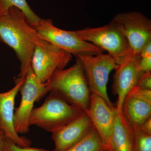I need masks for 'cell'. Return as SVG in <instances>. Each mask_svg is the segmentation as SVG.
Masks as SVG:
<instances>
[{
	"instance_id": "6da1fadb",
	"label": "cell",
	"mask_w": 151,
	"mask_h": 151,
	"mask_svg": "<svg viewBox=\"0 0 151 151\" xmlns=\"http://www.w3.org/2000/svg\"><path fill=\"white\" fill-rule=\"evenodd\" d=\"M38 36L24 14L16 7L0 15V41L13 50L20 63L18 77L24 78L32 67V60Z\"/></svg>"
},
{
	"instance_id": "7a4b0ae2",
	"label": "cell",
	"mask_w": 151,
	"mask_h": 151,
	"mask_svg": "<svg viewBox=\"0 0 151 151\" xmlns=\"http://www.w3.org/2000/svg\"><path fill=\"white\" fill-rule=\"evenodd\" d=\"M76 57L74 65L56 70L45 84L48 92L85 112L89 106L91 92L81 60Z\"/></svg>"
},
{
	"instance_id": "3957f363",
	"label": "cell",
	"mask_w": 151,
	"mask_h": 151,
	"mask_svg": "<svg viewBox=\"0 0 151 151\" xmlns=\"http://www.w3.org/2000/svg\"><path fill=\"white\" fill-rule=\"evenodd\" d=\"M81 40L90 42L108 52L117 65L132 55L129 43L115 22L99 27H86L73 31Z\"/></svg>"
},
{
	"instance_id": "277c9868",
	"label": "cell",
	"mask_w": 151,
	"mask_h": 151,
	"mask_svg": "<svg viewBox=\"0 0 151 151\" xmlns=\"http://www.w3.org/2000/svg\"><path fill=\"white\" fill-rule=\"evenodd\" d=\"M84 112L50 93L41 106L34 108L30 117V125L52 133L72 122Z\"/></svg>"
},
{
	"instance_id": "5b68a950",
	"label": "cell",
	"mask_w": 151,
	"mask_h": 151,
	"mask_svg": "<svg viewBox=\"0 0 151 151\" xmlns=\"http://www.w3.org/2000/svg\"><path fill=\"white\" fill-rule=\"evenodd\" d=\"M72 55L48 41L37 37L32 60V67L38 79L45 83L59 69L65 68Z\"/></svg>"
},
{
	"instance_id": "8992f818",
	"label": "cell",
	"mask_w": 151,
	"mask_h": 151,
	"mask_svg": "<svg viewBox=\"0 0 151 151\" xmlns=\"http://www.w3.org/2000/svg\"><path fill=\"white\" fill-rule=\"evenodd\" d=\"M38 37L48 41L75 57L97 55L104 50L93 44L81 40L73 31L60 29L53 25L50 19H41L35 28Z\"/></svg>"
},
{
	"instance_id": "52a82bcc",
	"label": "cell",
	"mask_w": 151,
	"mask_h": 151,
	"mask_svg": "<svg viewBox=\"0 0 151 151\" xmlns=\"http://www.w3.org/2000/svg\"><path fill=\"white\" fill-rule=\"evenodd\" d=\"M77 57L82 63L91 93L102 97L111 108H116L107 92L109 75L118 65L115 60L109 55L103 53L95 55H81Z\"/></svg>"
},
{
	"instance_id": "ba28073f",
	"label": "cell",
	"mask_w": 151,
	"mask_h": 151,
	"mask_svg": "<svg viewBox=\"0 0 151 151\" xmlns=\"http://www.w3.org/2000/svg\"><path fill=\"white\" fill-rule=\"evenodd\" d=\"M19 91L21 100L14 114V127L18 134H26L29 130L30 117L35 103L40 101L48 92L45 83L36 76L32 68L25 76Z\"/></svg>"
},
{
	"instance_id": "9c48e42d",
	"label": "cell",
	"mask_w": 151,
	"mask_h": 151,
	"mask_svg": "<svg viewBox=\"0 0 151 151\" xmlns=\"http://www.w3.org/2000/svg\"><path fill=\"white\" fill-rule=\"evenodd\" d=\"M112 20L128 40L132 55H138L151 41V19L140 12L119 13Z\"/></svg>"
},
{
	"instance_id": "30bf717a",
	"label": "cell",
	"mask_w": 151,
	"mask_h": 151,
	"mask_svg": "<svg viewBox=\"0 0 151 151\" xmlns=\"http://www.w3.org/2000/svg\"><path fill=\"white\" fill-rule=\"evenodd\" d=\"M121 113L133 129L139 128L151 117V90L134 87L124 98Z\"/></svg>"
},
{
	"instance_id": "8fae6325",
	"label": "cell",
	"mask_w": 151,
	"mask_h": 151,
	"mask_svg": "<svg viewBox=\"0 0 151 151\" xmlns=\"http://www.w3.org/2000/svg\"><path fill=\"white\" fill-rule=\"evenodd\" d=\"M24 78L15 79V85L5 92H0V130L6 137L22 147H29L31 142L27 139L19 136L14 127L15 100Z\"/></svg>"
},
{
	"instance_id": "7c38bea8",
	"label": "cell",
	"mask_w": 151,
	"mask_h": 151,
	"mask_svg": "<svg viewBox=\"0 0 151 151\" xmlns=\"http://www.w3.org/2000/svg\"><path fill=\"white\" fill-rule=\"evenodd\" d=\"M115 111L116 108H111L102 97L91 93L89 107L84 112L89 116L94 128L109 150L114 128Z\"/></svg>"
},
{
	"instance_id": "4fadbf2b",
	"label": "cell",
	"mask_w": 151,
	"mask_h": 151,
	"mask_svg": "<svg viewBox=\"0 0 151 151\" xmlns=\"http://www.w3.org/2000/svg\"><path fill=\"white\" fill-rule=\"evenodd\" d=\"M113 76V92L118 96L116 109L121 113L122 103L128 92L137 86L142 72L138 65V55H132L117 65Z\"/></svg>"
},
{
	"instance_id": "5bb4252c",
	"label": "cell",
	"mask_w": 151,
	"mask_h": 151,
	"mask_svg": "<svg viewBox=\"0 0 151 151\" xmlns=\"http://www.w3.org/2000/svg\"><path fill=\"white\" fill-rule=\"evenodd\" d=\"M89 116L84 112L79 117L52 134L55 147L53 151H65L85 137L93 128Z\"/></svg>"
},
{
	"instance_id": "9a60e30c",
	"label": "cell",
	"mask_w": 151,
	"mask_h": 151,
	"mask_svg": "<svg viewBox=\"0 0 151 151\" xmlns=\"http://www.w3.org/2000/svg\"><path fill=\"white\" fill-rule=\"evenodd\" d=\"M133 129L122 113L115 111L110 151H133Z\"/></svg>"
},
{
	"instance_id": "2e32d148",
	"label": "cell",
	"mask_w": 151,
	"mask_h": 151,
	"mask_svg": "<svg viewBox=\"0 0 151 151\" xmlns=\"http://www.w3.org/2000/svg\"><path fill=\"white\" fill-rule=\"evenodd\" d=\"M16 7L24 14L27 20L31 26L35 28L41 18L30 7L26 0H0V15H5L12 7Z\"/></svg>"
},
{
	"instance_id": "e0dca14e",
	"label": "cell",
	"mask_w": 151,
	"mask_h": 151,
	"mask_svg": "<svg viewBox=\"0 0 151 151\" xmlns=\"http://www.w3.org/2000/svg\"><path fill=\"white\" fill-rule=\"evenodd\" d=\"M105 148H108L93 126L81 140L65 151H100Z\"/></svg>"
},
{
	"instance_id": "ac0fdd59",
	"label": "cell",
	"mask_w": 151,
	"mask_h": 151,
	"mask_svg": "<svg viewBox=\"0 0 151 151\" xmlns=\"http://www.w3.org/2000/svg\"><path fill=\"white\" fill-rule=\"evenodd\" d=\"M133 130V151H151V134L139 128Z\"/></svg>"
},
{
	"instance_id": "d6986e66",
	"label": "cell",
	"mask_w": 151,
	"mask_h": 151,
	"mask_svg": "<svg viewBox=\"0 0 151 151\" xmlns=\"http://www.w3.org/2000/svg\"><path fill=\"white\" fill-rule=\"evenodd\" d=\"M138 60L142 72H151V41L143 47L138 55Z\"/></svg>"
},
{
	"instance_id": "ffe728a7",
	"label": "cell",
	"mask_w": 151,
	"mask_h": 151,
	"mask_svg": "<svg viewBox=\"0 0 151 151\" xmlns=\"http://www.w3.org/2000/svg\"><path fill=\"white\" fill-rule=\"evenodd\" d=\"M137 86L142 89L151 90V72L143 73L139 79Z\"/></svg>"
},
{
	"instance_id": "44dd1931",
	"label": "cell",
	"mask_w": 151,
	"mask_h": 151,
	"mask_svg": "<svg viewBox=\"0 0 151 151\" xmlns=\"http://www.w3.org/2000/svg\"><path fill=\"white\" fill-rule=\"evenodd\" d=\"M139 128L143 132L151 134V117L146 120Z\"/></svg>"
},
{
	"instance_id": "7402d4cb",
	"label": "cell",
	"mask_w": 151,
	"mask_h": 151,
	"mask_svg": "<svg viewBox=\"0 0 151 151\" xmlns=\"http://www.w3.org/2000/svg\"><path fill=\"white\" fill-rule=\"evenodd\" d=\"M4 133L1 130H0V151H3V144L6 138Z\"/></svg>"
},
{
	"instance_id": "603a6c76",
	"label": "cell",
	"mask_w": 151,
	"mask_h": 151,
	"mask_svg": "<svg viewBox=\"0 0 151 151\" xmlns=\"http://www.w3.org/2000/svg\"><path fill=\"white\" fill-rule=\"evenodd\" d=\"M100 151H110V150H109V149L108 148H105V149H103V150H102Z\"/></svg>"
}]
</instances>
